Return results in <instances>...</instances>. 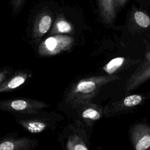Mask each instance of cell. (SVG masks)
<instances>
[{
  "mask_svg": "<svg viewBox=\"0 0 150 150\" xmlns=\"http://www.w3.org/2000/svg\"><path fill=\"white\" fill-rule=\"evenodd\" d=\"M26 80L24 74H15L6 79L0 84V93L8 91L18 88L23 84Z\"/></svg>",
  "mask_w": 150,
  "mask_h": 150,
  "instance_id": "obj_1",
  "label": "cell"
},
{
  "mask_svg": "<svg viewBox=\"0 0 150 150\" xmlns=\"http://www.w3.org/2000/svg\"><path fill=\"white\" fill-rule=\"evenodd\" d=\"M97 3L104 16L108 19L114 16L115 8L114 0H97Z\"/></svg>",
  "mask_w": 150,
  "mask_h": 150,
  "instance_id": "obj_2",
  "label": "cell"
},
{
  "mask_svg": "<svg viewBox=\"0 0 150 150\" xmlns=\"http://www.w3.org/2000/svg\"><path fill=\"white\" fill-rule=\"evenodd\" d=\"M52 18L48 13H43L39 18L38 21V29L39 33L44 34L46 33L51 25Z\"/></svg>",
  "mask_w": 150,
  "mask_h": 150,
  "instance_id": "obj_3",
  "label": "cell"
},
{
  "mask_svg": "<svg viewBox=\"0 0 150 150\" xmlns=\"http://www.w3.org/2000/svg\"><path fill=\"white\" fill-rule=\"evenodd\" d=\"M134 16L136 23L141 27L148 28L149 26V18L144 12L136 10L134 13Z\"/></svg>",
  "mask_w": 150,
  "mask_h": 150,
  "instance_id": "obj_4",
  "label": "cell"
},
{
  "mask_svg": "<svg viewBox=\"0 0 150 150\" xmlns=\"http://www.w3.org/2000/svg\"><path fill=\"white\" fill-rule=\"evenodd\" d=\"M25 127L30 132L39 133L44 130L46 125L44 123L39 121H30L26 122Z\"/></svg>",
  "mask_w": 150,
  "mask_h": 150,
  "instance_id": "obj_5",
  "label": "cell"
},
{
  "mask_svg": "<svg viewBox=\"0 0 150 150\" xmlns=\"http://www.w3.org/2000/svg\"><path fill=\"white\" fill-rule=\"evenodd\" d=\"M124 59L123 57H116L112 59L105 67V71L109 74L114 72L118 68H119L124 63Z\"/></svg>",
  "mask_w": 150,
  "mask_h": 150,
  "instance_id": "obj_6",
  "label": "cell"
},
{
  "mask_svg": "<svg viewBox=\"0 0 150 150\" xmlns=\"http://www.w3.org/2000/svg\"><path fill=\"white\" fill-rule=\"evenodd\" d=\"M96 88L95 83L92 81H85L80 83L77 87V91L83 93H87L93 91Z\"/></svg>",
  "mask_w": 150,
  "mask_h": 150,
  "instance_id": "obj_7",
  "label": "cell"
},
{
  "mask_svg": "<svg viewBox=\"0 0 150 150\" xmlns=\"http://www.w3.org/2000/svg\"><path fill=\"white\" fill-rule=\"evenodd\" d=\"M142 97L141 96L134 94L127 97L124 100V104L127 107H132L141 103Z\"/></svg>",
  "mask_w": 150,
  "mask_h": 150,
  "instance_id": "obj_8",
  "label": "cell"
},
{
  "mask_svg": "<svg viewBox=\"0 0 150 150\" xmlns=\"http://www.w3.org/2000/svg\"><path fill=\"white\" fill-rule=\"evenodd\" d=\"M56 26L57 30L62 33L69 32L71 29L70 24L62 18H60V19L57 22Z\"/></svg>",
  "mask_w": 150,
  "mask_h": 150,
  "instance_id": "obj_9",
  "label": "cell"
},
{
  "mask_svg": "<svg viewBox=\"0 0 150 150\" xmlns=\"http://www.w3.org/2000/svg\"><path fill=\"white\" fill-rule=\"evenodd\" d=\"M150 146V137L149 135L144 136L137 142L136 145L137 150H145L148 148Z\"/></svg>",
  "mask_w": 150,
  "mask_h": 150,
  "instance_id": "obj_10",
  "label": "cell"
},
{
  "mask_svg": "<svg viewBox=\"0 0 150 150\" xmlns=\"http://www.w3.org/2000/svg\"><path fill=\"white\" fill-rule=\"evenodd\" d=\"M83 117L86 118H90L92 120H98L100 117V113L92 108H88L85 110L82 114Z\"/></svg>",
  "mask_w": 150,
  "mask_h": 150,
  "instance_id": "obj_11",
  "label": "cell"
},
{
  "mask_svg": "<svg viewBox=\"0 0 150 150\" xmlns=\"http://www.w3.org/2000/svg\"><path fill=\"white\" fill-rule=\"evenodd\" d=\"M26 0H10L11 5L14 12H16L19 10Z\"/></svg>",
  "mask_w": 150,
  "mask_h": 150,
  "instance_id": "obj_12",
  "label": "cell"
},
{
  "mask_svg": "<svg viewBox=\"0 0 150 150\" xmlns=\"http://www.w3.org/2000/svg\"><path fill=\"white\" fill-rule=\"evenodd\" d=\"M46 46L47 47V48L50 50H53L56 46L57 45V42L56 40L53 38V37H50L45 42Z\"/></svg>",
  "mask_w": 150,
  "mask_h": 150,
  "instance_id": "obj_13",
  "label": "cell"
},
{
  "mask_svg": "<svg viewBox=\"0 0 150 150\" xmlns=\"http://www.w3.org/2000/svg\"><path fill=\"white\" fill-rule=\"evenodd\" d=\"M8 74L9 71L8 69H4L0 70V84L5 80Z\"/></svg>",
  "mask_w": 150,
  "mask_h": 150,
  "instance_id": "obj_14",
  "label": "cell"
},
{
  "mask_svg": "<svg viewBox=\"0 0 150 150\" xmlns=\"http://www.w3.org/2000/svg\"><path fill=\"white\" fill-rule=\"evenodd\" d=\"M128 0H114V5L115 8L121 7L126 4Z\"/></svg>",
  "mask_w": 150,
  "mask_h": 150,
  "instance_id": "obj_15",
  "label": "cell"
},
{
  "mask_svg": "<svg viewBox=\"0 0 150 150\" xmlns=\"http://www.w3.org/2000/svg\"><path fill=\"white\" fill-rule=\"evenodd\" d=\"M75 150H87V148H86L85 146L80 144H78L76 145L74 148Z\"/></svg>",
  "mask_w": 150,
  "mask_h": 150,
  "instance_id": "obj_16",
  "label": "cell"
}]
</instances>
